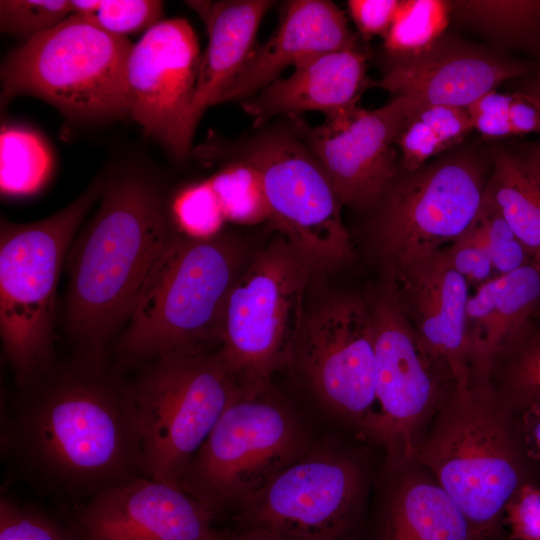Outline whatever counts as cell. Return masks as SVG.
<instances>
[{"label":"cell","instance_id":"1","mask_svg":"<svg viewBox=\"0 0 540 540\" xmlns=\"http://www.w3.org/2000/svg\"><path fill=\"white\" fill-rule=\"evenodd\" d=\"M1 454L34 489L76 506L144 476L129 381L108 366L55 362L2 413Z\"/></svg>","mask_w":540,"mask_h":540},{"label":"cell","instance_id":"2","mask_svg":"<svg viewBox=\"0 0 540 540\" xmlns=\"http://www.w3.org/2000/svg\"><path fill=\"white\" fill-rule=\"evenodd\" d=\"M174 229L153 182L129 176L104 184L101 204L67 260L66 320L76 359L108 366L112 341Z\"/></svg>","mask_w":540,"mask_h":540},{"label":"cell","instance_id":"3","mask_svg":"<svg viewBox=\"0 0 540 540\" xmlns=\"http://www.w3.org/2000/svg\"><path fill=\"white\" fill-rule=\"evenodd\" d=\"M415 461L451 496L477 540L493 536L504 510L540 467L526 448L519 410L492 380H471L450 392L435 413Z\"/></svg>","mask_w":540,"mask_h":540},{"label":"cell","instance_id":"4","mask_svg":"<svg viewBox=\"0 0 540 540\" xmlns=\"http://www.w3.org/2000/svg\"><path fill=\"white\" fill-rule=\"evenodd\" d=\"M244 242L221 231L206 238L176 229L156 256L115 343L119 369L219 344L228 295L247 265Z\"/></svg>","mask_w":540,"mask_h":540},{"label":"cell","instance_id":"5","mask_svg":"<svg viewBox=\"0 0 540 540\" xmlns=\"http://www.w3.org/2000/svg\"><path fill=\"white\" fill-rule=\"evenodd\" d=\"M258 128L237 140L211 136L195 156L239 159L253 166L262 178L268 220L314 272L347 264L353 244L342 219L343 204L322 164L291 118Z\"/></svg>","mask_w":540,"mask_h":540},{"label":"cell","instance_id":"6","mask_svg":"<svg viewBox=\"0 0 540 540\" xmlns=\"http://www.w3.org/2000/svg\"><path fill=\"white\" fill-rule=\"evenodd\" d=\"M103 187L102 179L94 180L73 202L36 222L1 220L0 334L19 387L56 362L53 326L61 268Z\"/></svg>","mask_w":540,"mask_h":540},{"label":"cell","instance_id":"7","mask_svg":"<svg viewBox=\"0 0 540 540\" xmlns=\"http://www.w3.org/2000/svg\"><path fill=\"white\" fill-rule=\"evenodd\" d=\"M132 46L127 37L71 15L10 52L1 67V107L28 95L78 121L128 116L126 66Z\"/></svg>","mask_w":540,"mask_h":540},{"label":"cell","instance_id":"8","mask_svg":"<svg viewBox=\"0 0 540 540\" xmlns=\"http://www.w3.org/2000/svg\"><path fill=\"white\" fill-rule=\"evenodd\" d=\"M129 385L140 423L143 475L175 486L243 388L218 350L158 357L140 366Z\"/></svg>","mask_w":540,"mask_h":540},{"label":"cell","instance_id":"9","mask_svg":"<svg viewBox=\"0 0 540 540\" xmlns=\"http://www.w3.org/2000/svg\"><path fill=\"white\" fill-rule=\"evenodd\" d=\"M312 445L299 416L270 387L242 388L189 462L179 486L217 518Z\"/></svg>","mask_w":540,"mask_h":540},{"label":"cell","instance_id":"10","mask_svg":"<svg viewBox=\"0 0 540 540\" xmlns=\"http://www.w3.org/2000/svg\"><path fill=\"white\" fill-rule=\"evenodd\" d=\"M314 271L278 234L245 266L222 315L219 354L246 390L270 387L289 365Z\"/></svg>","mask_w":540,"mask_h":540},{"label":"cell","instance_id":"11","mask_svg":"<svg viewBox=\"0 0 540 540\" xmlns=\"http://www.w3.org/2000/svg\"><path fill=\"white\" fill-rule=\"evenodd\" d=\"M367 300L374 325L376 403L358 435L381 446L390 466L402 468L415 461L421 440L455 383L448 368L422 344L387 279Z\"/></svg>","mask_w":540,"mask_h":540},{"label":"cell","instance_id":"12","mask_svg":"<svg viewBox=\"0 0 540 540\" xmlns=\"http://www.w3.org/2000/svg\"><path fill=\"white\" fill-rule=\"evenodd\" d=\"M366 472L349 450L313 444L233 509L238 529H260L282 540H347L360 522Z\"/></svg>","mask_w":540,"mask_h":540},{"label":"cell","instance_id":"13","mask_svg":"<svg viewBox=\"0 0 540 540\" xmlns=\"http://www.w3.org/2000/svg\"><path fill=\"white\" fill-rule=\"evenodd\" d=\"M486 185L480 163L466 154L401 171L369 212L384 274L457 240L475 218Z\"/></svg>","mask_w":540,"mask_h":540},{"label":"cell","instance_id":"14","mask_svg":"<svg viewBox=\"0 0 540 540\" xmlns=\"http://www.w3.org/2000/svg\"><path fill=\"white\" fill-rule=\"evenodd\" d=\"M289 365L327 412L359 432L376 403L374 325L368 300L337 295L307 309Z\"/></svg>","mask_w":540,"mask_h":540},{"label":"cell","instance_id":"15","mask_svg":"<svg viewBox=\"0 0 540 540\" xmlns=\"http://www.w3.org/2000/svg\"><path fill=\"white\" fill-rule=\"evenodd\" d=\"M201 55L190 23L173 18L145 31L127 60L128 116L179 161L192 151L185 127Z\"/></svg>","mask_w":540,"mask_h":540},{"label":"cell","instance_id":"16","mask_svg":"<svg viewBox=\"0 0 540 540\" xmlns=\"http://www.w3.org/2000/svg\"><path fill=\"white\" fill-rule=\"evenodd\" d=\"M417 109L411 98L396 96L375 110L359 108L319 126H310L299 116L289 118L322 164L343 206L370 212L401 172L394 145Z\"/></svg>","mask_w":540,"mask_h":540},{"label":"cell","instance_id":"17","mask_svg":"<svg viewBox=\"0 0 540 540\" xmlns=\"http://www.w3.org/2000/svg\"><path fill=\"white\" fill-rule=\"evenodd\" d=\"M81 540H220L215 516L181 487L140 476L77 505Z\"/></svg>","mask_w":540,"mask_h":540},{"label":"cell","instance_id":"18","mask_svg":"<svg viewBox=\"0 0 540 540\" xmlns=\"http://www.w3.org/2000/svg\"><path fill=\"white\" fill-rule=\"evenodd\" d=\"M539 67L444 35L427 51L387 61L376 85L394 97L411 98L418 105L469 107L500 84L529 75Z\"/></svg>","mask_w":540,"mask_h":540},{"label":"cell","instance_id":"19","mask_svg":"<svg viewBox=\"0 0 540 540\" xmlns=\"http://www.w3.org/2000/svg\"><path fill=\"white\" fill-rule=\"evenodd\" d=\"M395 298L427 351L450 371L456 387L471 381L465 339L469 284L444 248L385 274Z\"/></svg>","mask_w":540,"mask_h":540},{"label":"cell","instance_id":"20","mask_svg":"<svg viewBox=\"0 0 540 540\" xmlns=\"http://www.w3.org/2000/svg\"><path fill=\"white\" fill-rule=\"evenodd\" d=\"M368 52L359 45L311 57L287 78L241 102L243 110L263 126L275 116H299L319 111L325 120L347 117L358 110L362 93L376 84L367 74Z\"/></svg>","mask_w":540,"mask_h":540},{"label":"cell","instance_id":"21","mask_svg":"<svg viewBox=\"0 0 540 540\" xmlns=\"http://www.w3.org/2000/svg\"><path fill=\"white\" fill-rule=\"evenodd\" d=\"M358 45L345 13L333 2L288 1L276 30L266 42L257 45L220 103L243 102L280 78L288 66Z\"/></svg>","mask_w":540,"mask_h":540},{"label":"cell","instance_id":"22","mask_svg":"<svg viewBox=\"0 0 540 540\" xmlns=\"http://www.w3.org/2000/svg\"><path fill=\"white\" fill-rule=\"evenodd\" d=\"M539 306L540 267L533 263L476 287L465 320L471 380H491L498 358L523 337Z\"/></svg>","mask_w":540,"mask_h":540},{"label":"cell","instance_id":"23","mask_svg":"<svg viewBox=\"0 0 540 540\" xmlns=\"http://www.w3.org/2000/svg\"><path fill=\"white\" fill-rule=\"evenodd\" d=\"M273 4L270 0L188 2L203 19L208 33L186 119V136L191 143L206 110L220 104L253 54L259 26Z\"/></svg>","mask_w":540,"mask_h":540},{"label":"cell","instance_id":"24","mask_svg":"<svg viewBox=\"0 0 540 540\" xmlns=\"http://www.w3.org/2000/svg\"><path fill=\"white\" fill-rule=\"evenodd\" d=\"M380 540H477L466 516L434 479L410 475L389 499Z\"/></svg>","mask_w":540,"mask_h":540},{"label":"cell","instance_id":"25","mask_svg":"<svg viewBox=\"0 0 540 540\" xmlns=\"http://www.w3.org/2000/svg\"><path fill=\"white\" fill-rule=\"evenodd\" d=\"M485 192L540 267V182L518 151L496 149Z\"/></svg>","mask_w":540,"mask_h":540},{"label":"cell","instance_id":"26","mask_svg":"<svg viewBox=\"0 0 540 540\" xmlns=\"http://www.w3.org/2000/svg\"><path fill=\"white\" fill-rule=\"evenodd\" d=\"M451 17L504 46L540 56V0L450 1Z\"/></svg>","mask_w":540,"mask_h":540},{"label":"cell","instance_id":"27","mask_svg":"<svg viewBox=\"0 0 540 540\" xmlns=\"http://www.w3.org/2000/svg\"><path fill=\"white\" fill-rule=\"evenodd\" d=\"M0 187L2 194L28 195L48 180L52 153L36 132L17 125H2L0 134Z\"/></svg>","mask_w":540,"mask_h":540},{"label":"cell","instance_id":"28","mask_svg":"<svg viewBox=\"0 0 540 540\" xmlns=\"http://www.w3.org/2000/svg\"><path fill=\"white\" fill-rule=\"evenodd\" d=\"M451 19L450 1L401 0L383 38L387 61L417 56L444 35Z\"/></svg>","mask_w":540,"mask_h":540},{"label":"cell","instance_id":"29","mask_svg":"<svg viewBox=\"0 0 540 540\" xmlns=\"http://www.w3.org/2000/svg\"><path fill=\"white\" fill-rule=\"evenodd\" d=\"M207 162L221 164L209 181L226 220L256 224L269 218L262 178L253 166L232 158Z\"/></svg>","mask_w":540,"mask_h":540},{"label":"cell","instance_id":"30","mask_svg":"<svg viewBox=\"0 0 540 540\" xmlns=\"http://www.w3.org/2000/svg\"><path fill=\"white\" fill-rule=\"evenodd\" d=\"M168 213L177 231L197 238L218 234L226 220L209 179L179 190L168 204Z\"/></svg>","mask_w":540,"mask_h":540},{"label":"cell","instance_id":"31","mask_svg":"<svg viewBox=\"0 0 540 540\" xmlns=\"http://www.w3.org/2000/svg\"><path fill=\"white\" fill-rule=\"evenodd\" d=\"M0 540H81L67 519L34 504H19L0 499Z\"/></svg>","mask_w":540,"mask_h":540},{"label":"cell","instance_id":"32","mask_svg":"<svg viewBox=\"0 0 540 540\" xmlns=\"http://www.w3.org/2000/svg\"><path fill=\"white\" fill-rule=\"evenodd\" d=\"M506 354L502 387L497 388L517 409L540 406V334L519 340Z\"/></svg>","mask_w":540,"mask_h":540},{"label":"cell","instance_id":"33","mask_svg":"<svg viewBox=\"0 0 540 540\" xmlns=\"http://www.w3.org/2000/svg\"><path fill=\"white\" fill-rule=\"evenodd\" d=\"M72 15L67 0H1L0 29L27 40L57 26Z\"/></svg>","mask_w":540,"mask_h":540},{"label":"cell","instance_id":"34","mask_svg":"<svg viewBox=\"0 0 540 540\" xmlns=\"http://www.w3.org/2000/svg\"><path fill=\"white\" fill-rule=\"evenodd\" d=\"M163 2L158 0H101L91 17H85L104 31L126 37L149 30L163 19Z\"/></svg>","mask_w":540,"mask_h":540},{"label":"cell","instance_id":"35","mask_svg":"<svg viewBox=\"0 0 540 540\" xmlns=\"http://www.w3.org/2000/svg\"><path fill=\"white\" fill-rule=\"evenodd\" d=\"M503 524L511 540H540V485H522L508 501Z\"/></svg>","mask_w":540,"mask_h":540},{"label":"cell","instance_id":"36","mask_svg":"<svg viewBox=\"0 0 540 540\" xmlns=\"http://www.w3.org/2000/svg\"><path fill=\"white\" fill-rule=\"evenodd\" d=\"M396 145L400 149V167L403 172L422 168L429 159L447 149L435 132L413 114L399 133Z\"/></svg>","mask_w":540,"mask_h":540},{"label":"cell","instance_id":"37","mask_svg":"<svg viewBox=\"0 0 540 540\" xmlns=\"http://www.w3.org/2000/svg\"><path fill=\"white\" fill-rule=\"evenodd\" d=\"M511 100L512 94H503L496 90L482 95L467 107L473 128L490 139L512 136L509 121Z\"/></svg>","mask_w":540,"mask_h":540},{"label":"cell","instance_id":"38","mask_svg":"<svg viewBox=\"0 0 540 540\" xmlns=\"http://www.w3.org/2000/svg\"><path fill=\"white\" fill-rule=\"evenodd\" d=\"M453 268L476 287L497 276L487 251L464 233L444 247Z\"/></svg>","mask_w":540,"mask_h":540},{"label":"cell","instance_id":"39","mask_svg":"<svg viewBox=\"0 0 540 540\" xmlns=\"http://www.w3.org/2000/svg\"><path fill=\"white\" fill-rule=\"evenodd\" d=\"M413 116L427 124L447 149L460 143L474 129L467 108L427 105L419 107Z\"/></svg>","mask_w":540,"mask_h":540},{"label":"cell","instance_id":"40","mask_svg":"<svg viewBox=\"0 0 540 540\" xmlns=\"http://www.w3.org/2000/svg\"><path fill=\"white\" fill-rule=\"evenodd\" d=\"M401 0H349L347 8L360 35L365 39L385 37Z\"/></svg>","mask_w":540,"mask_h":540},{"label":"cell","instance_id":"41","mask_svg":"<svg viewBox=\"0 0 540 540\" xmlns=\"http://www.w3.org/2000/svg\"><path fill=\"white\" fill-rule=\"evenodd\" d=\"M509 121L513 135L540 133V102L521 91L512 94Z\"/></svg>","mask_w":540,"mask_h":540},{"label":"cell","instance_id":"42","mask_svg":"<svg viewBox=\"0 0 540 540\" xmlns=\"http://www.w3.org/2000/svg\"><path fill=\"white\" fill-rule=\"evenodd\" d=\"M518 410L526 448L540 467V406L530 404Z\"/></svg>","mask_w":540,"mask_h":540},{"label":"cell","instance_id":"43","mask_svg":"<svg viewBox=\"0 0 540 540\" xmlns=\"http://www.w3.org/2000/svg\"><path fill=\"white\" fill-rule=\"evenodd\" d=\"M220 540H282L270 532L260 529H238L223 531Z\"/></svg>","mask_w":540,"mask_h":540},{"label":"cell","instance_id":"44","mask_svg":"<svg viewBox=\"0 0 540 540\" xmlns=\"http://www.w3.org/2000/svg\"><path fill=\"white\" fill-rule=\"evenodd\" d=\"M518 152L540 182V140L523 144Z\"/></svg>","mask_w":540,"mask_h":540},{"label":"cell","instance_id":"45","mask_svg":"<svg viewBox=\"0 0 540 540\" xmlns=\"http://www.w3.org/2000/svg\"><path fill=\"white\" fill-rule=\"evenodd\" d=\"M70 5L72 15L91 17L100 8L101 0H72Z\"/></svg>","mask_w":540,"mask_h":540},{"label":"cell","instance_id":"46","mask_svg":"<svg viewBox=\"0 0 540 540\" xmlns=\"http://www.w3.org/2000/svg\"><path fill=\"white\" fill-rule=\"evenodd\" d=\"M521 92L526 93L540 102V65L528 86Z\"/></svg>","mask_w":540,"mask_h":540},{"label":"cell","instance_id":"47","mask_svg":"<svg viewBox=\"0 0 540 540\" xmlns=\"http://www.w3.org/2000/svg\"><path fill=\"white\" fill-rule=\"evenodd\" d=\"M534 315L540 319V306L537 308Z\"/></svg>","mask_w":540,"mask_h":540}]
</instances>
